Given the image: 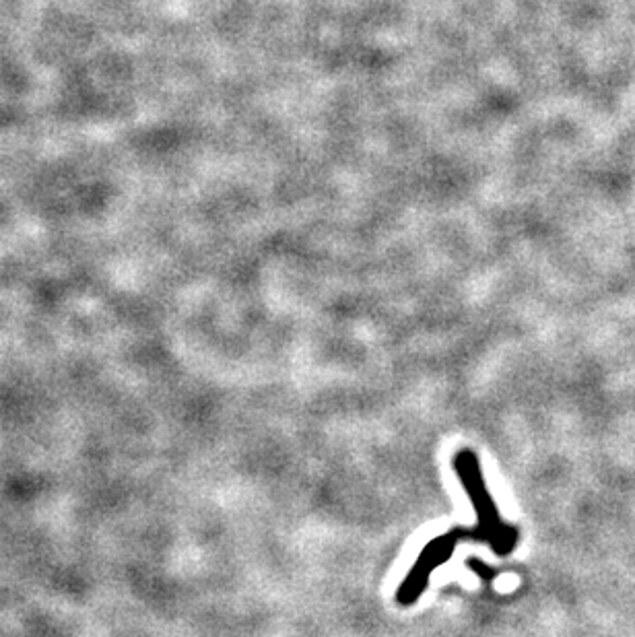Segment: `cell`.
Instances as JSON below:
<instances>
[{
    "instance_id": "1",
    "label": "cell",
    "mask_w": 635,
    "mask_h": 637,
    "mask_svg": "<svg viewBox=\"0 0 635 637\" xmlns=\"http://www.w3.org/2000/svg\"><path fill=\"white\" fill-rule=\"evenodd\" d=\"M452 466H454V472L464 489V493L468 495V499L475 507V518H477L475 524L483 536V545H487L499 557L510 555L520 540V530L516 526L503 522V518L489 493V487H487L479 456L468 448L458 450L452 458Z\"/></svg>"
}]
</instances>
